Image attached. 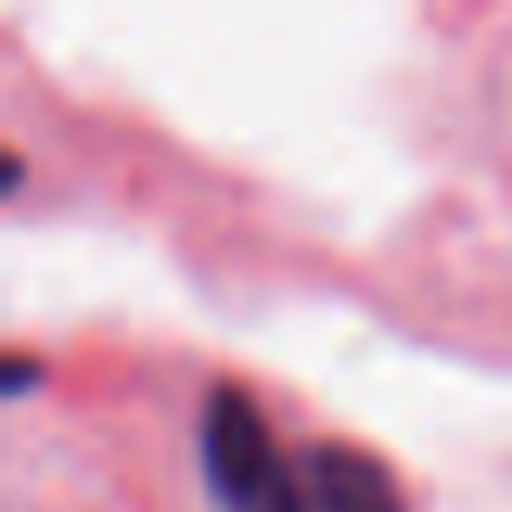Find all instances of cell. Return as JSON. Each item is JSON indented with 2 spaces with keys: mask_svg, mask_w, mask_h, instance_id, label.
Masks as SVG:
<instances>
[{
  "mask_svg": "<svg viewBox=\"0 0 512 512\" xmlns=\"http://www.w3.org/2000/svg\"><path fill=\"white\" fill-rule=\"evenodd\" d=\"M0 512H415L376 448L188 344L13 363Z\"/></svg>",
  "mask_w": 512,
  "mask_h": 512,
  "instance_id": "cell-1",
  "label": "cell"
}]
</instances>
